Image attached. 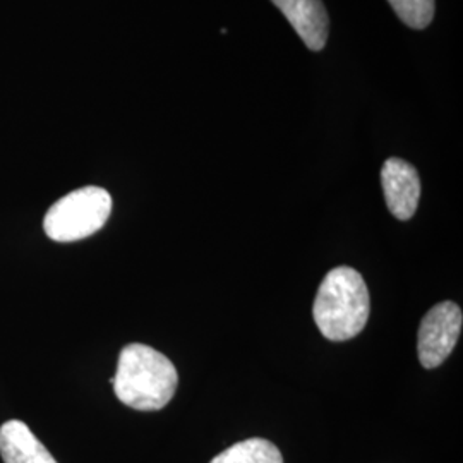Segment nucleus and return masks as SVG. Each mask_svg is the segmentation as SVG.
Here are the masks:
<instances>
[{
    "instance_id": "nucleus-1",
    "label": "nucleus",
    "mask_w": 463,
    "mask_h": 463,
    "mask_svg": "<svg viewBox=\"0 0 463 463\" xmlns=\"http://www.w3.org/2000/svg\"><path fill=\"white\" fill-rule=\"evenodd\" d=\"M110 383L124 405L153 412L164 409L174 398L179 374L162 352L143 344H131L120 350L116 376Z\"/></svg>"
},
{
    "instance_id": "nucleus-2",
    "label": "nucleus",
    "mask_w": 463,
    "mask_h": 463,
    "mask_svg": "<svg viewBox=\"0 0 463 463\" xmlns=\"http://www.w3.org/2000/svg\"><path fill=\"white\" fill-rule=\"evenodd\" d=\"M371 300L363 275L350 268L331 269L317 288L313 316L316 326L331 342H345L364 330Z\"/></svg>"
},
{
    "instance_id": "nucleus-3",
    "label": "nucleus",
    "mask_w": 463,
    "mask_h": 463,
    "mask_svg": "<svg viewBox=\"0 0 463 463\" xmlns=\"http://www.w3.org/2000/svg\"><path fill=\"white\" fill-rule=\"evenodd\" d=\"M112 213L110 194L95 185L69 193L52 204L43 229L55 242H76L99 232Z\"/></svg>"
},
{
    "instance_id": "nucleus-4",
    "label": "nucleus",
    "mask_w": 463,
    "mask_h": 463,
    "mask_svg": "<svg viewBox=\"0 0 463 463\" xmlns=\"http://www.w3.org/2000/svg\"><path fill=\"white\" fill-rule=\"evenodd\" d=\"M463 315L455 302H439L422 317L417 336L419 361L426 369L443 364L460 338Z\"/></svg>"
},
{
    "instance_id": "nucleus-5",
    "label": "nucleus",
    "mask_w": 463,
    "mask_h": 463,
    "mask_svg": "<svg viewBox=\"0 0 463 463\" xmlns=\"http://www.w3.org/2000/svg\"><path fill=\"white\" fill-rule=\"evenodd\" d=\"M381 184L392 215L402 222L411 220L420 198V181L414 166L402 158L386 160L381 168Z\"/></svg>"
},
{
    "instance_id": "nucleus-6",
    "label": "nucleus",
    "mask_w": 463,
    "mask_h": 463,
    "mask_svg": "<svg viewBox=\"0 0 463 463\" xmlns=\"http://www.w3.org/2000/svg\"><path fill=\"white\" fill-rule=\"evenodd\" d=\"M288 19L304 45L313 52L325 49L330 19L321 0H271Z\"/></svg>"
},
{
    "instance_id": "nucleus-7",
    "label": "nucleus",
    "mask_w": 463,
    "mask_h": 463,
    "mask_svg": "<svg viewBox=\"0 0 463 463\" xmlns=\"http://www.w3.org/2000/svg\"><path fill=\"white\" fill-rule=\"evenodd\" d=\"M0 455L4 463H57L49 449L21 420H7L2 424Z\"/></svg>"
},
{
    "instance_id": "nucleus-8",
    "label": "nucleus",
    "mask_w": 463,
    "mask_h": 463,
    "mask_svg": "<svg viewBox=\"0 0 463 463\" xmlns=\"http://www.w3.org/2000/svg\"><path fill=\"white\" fill-rule=\"evenodd\" d=\"M210 463H283V457L271 441L250 438L223 449Z\"/></svg>"
},
{
    "instance_id": "nucleus-9",
    "label": "nucleus",
    "mask_w": 463,
    "mask_h": 463,
    "mask_svg": "<svg viewBox=\"0 0 463 463\" xmlns=\"http://www.w3.org/2000/svg\"><path fill=\"white\" fill-rule=\"evenodd\" d=\"M397 16L414 30H424L430 26L436 2L434 0H388Z\"/></svg>"
}]
</instances>
